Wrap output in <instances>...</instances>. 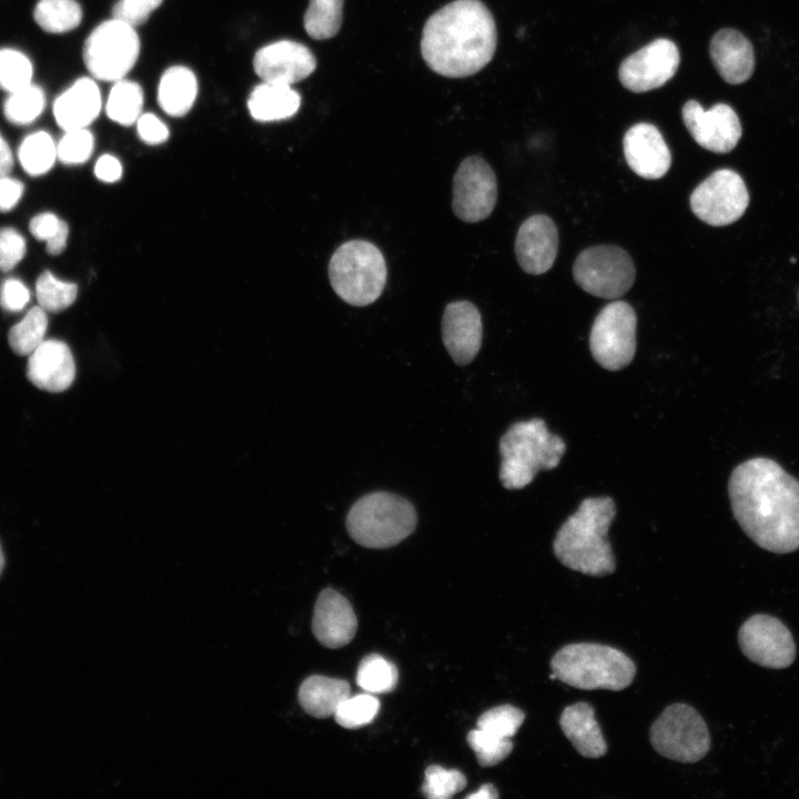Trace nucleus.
<instances>
[{
	"label": "nucleus",
	"mask_w": 799,
	"mask_h": 799,
	"mask_svg": "<svg viewBox=\"0 0 799 799\" xmlns=\"http://www.w3.org/2000/svg\"><path fill=\"white\" fill-rule=\"evenodd\" d=\"M734 516L759 547L776 554L799 549V481L777 462L755 457L731 473Z\"/></svg>",
	"instance_id": "1"
},
{
	"label": "nucleus",
	"mask_w": 799,
	"mask_h": 799,
	"mask_svg": "<svg viewBox=\"0 0 799 799\" xmlns=\"http://www.w3.org/2000/svg\"><path fill=\"white\" fill-rule=\"evenodd\" d=\"M496 45V24L488 8L479 0H455L426 21L421 52L434 72L465 78L490 62Z\"/></svg>",
	"instance_id": "2"
},
{
	"label": "nucleus",
	"mask_w": 799,
	"mask_h": 799,
	"mask_svg": "<svg viewBox=\"0 0 799 799\" xmlns=\"http://www.w3.org/2000/svg\"><path fill=\"white\" fill-rule=\"evenodd\" d=\"M615 515L610 497L584 499L556 534L553 543L556 558L569 569L589 576L614 573L616 563L607 533Z\"/></svg>",
	"instance_id": "3"
},
{
	"label": "nucleus",
	"mask_w": 799,
	"mask_h": 799,
	"mask_svg": "<svg viewBox=\"0 0 799 799\" xmlns=\"http://www.w3.org/2000/svg\"><path fill=\"white\" fill-rule=\"evenodd\" d=\"M549 678L585 690H623L634 680L636 666L621 650L596 643L562 647L550 660Z\"/></svg>",
	"instance_id": "4"
},
{
	"label": "nucleus",
	"mask_w": 799,
	"mask_h": 799,
	"mask_svg": "<svg viewBox=\"0 0 799 799\" xmlns=\"http://www.w3.org/2000/svg\"><path fill=\"white\" fill-rule=\"evenodd\" d=\"M565 451L563 438L550 433L543 419L513 424L499 441V479L503 486L507 489L524 488L538 471L558 466Z\"/></svg>",
	"instance_id": "5"
},
{
	"label": "nucleus",
	"mask_w": 799,
	"mask_h": 799,
	"mask_svg": "<svg viewBox=\"0 0 799 799\" xmlns=\"http://www.w3.org/2000/svg\"><path fill=\"white\" fill-rule=\"evenodd\" d=\"M417 524L414 506L388 492L361 497L346 516V528L357 544L367 548H388L409 536Z\"/></svg>",
	"instance_id": "6"
},
{
	"label": "nucleus",
	"mask_w": 799,
	"mask_h": 799,
	"mask_svg": "<svg viewBox=\"0 0 799 799\" xmlns=\"http://www.w3.org/2000/svg\"><path fill=\"white\" fill-rule=\"evenodd\" d=\"M387 267L382 252L373 243L351 240L341 244L328 262L332 289L344 302L366 306L382 294Z\"/></svg>",
	"instance_id": "7"
},
{
	"label": "nucleus",
	"mask_w": 799,
	"mask_h": 799,
	"mask_svg": "<svg viewBox=\"0 0 799 799\" xmlns=\"http://www.w3.org/2000/svg\"><path fill=\"white\" fill-rule=\"evenodd\" d=\"M653 748L663 757L679 762H696L710 749V735L704 718L691 706L671 704L649 729Z\"/></svg>",
	"instance_id": "8"
},
{
	"label": "nucleus",
	"mask_w": 799,
	"mask_h": 799,
	"mask_svg": "<svg viewBox=\"0 0 799 799\" xmlns=\"http://www.w3.org/2000/svg\"><path fill=\"white\" fill-rule=\"evenodd\" d=\"M140 40L134 27L112 18L100 23L87 38L83 61L94 79L118 81L135 64Z\"/></svg>",
	"instance_id": "9"
},
{
	"label": "nucleus",
	"mask_w": 799,
	"mask_h": 799,
	"mask_svg": "<svg viewBox=\"0 0 799 799\" xmlns=\"http://www.w3.org/2000/svg\"><path fill=\"white\" fill-rule=\"evenodd\" d=\"M574 280L585 292L601 299H618L636 277L630 255L617 245H596L581 251L573 266Z\"/></svg>",
	"instance_id": "10"
},
{
	"label": "nucleus",
	"mask_w": 799,
	"mask_h": 799,
	"mask_svg": "<svg viewBox=\"0 0 799 799\" xmlns=\"http://www.w3.org/2000/svg\"><path fill=\"white\" fill-rule=\"evenodd\" d=\"M637 316L624 301L607 304L596 316L589 336L595 361L604 368L626 367L636 352Z\"/></svg>",
	"instance_id": "11"
},
{
	"label": "nucleus",
	"mask_w": 799,
	"mask_h": 799,
	"mask_svg": "<svg viewBox=\"0 0 799 799\" xmlns=\"http://www.w3.org/2000/svg\"><path fill=\"white\" fill-rule=\"evenodd\" d=\"M749 204L742 178L730 169L711 173L690 195L692 213L712 226H725L739 220Z\"/></svg>",
	"instance_id": "12"
},
{
	"label": "nucleus",
	"mask_w": 799,
	"mask_h": 799,
	"mask_svg": "<svg viewBox=\"0 0 799 799\" xmlns=\"http://www.w3.org/2000/svg\"><path fill=\"white\" fill-rule=\"evenodd\" d=\"M497 192L492 166L481 156H467L453 178V212L463 222H481L493 212Z\"/></svg>",
	"instance_id": "13"
},
{
	"label": "nucleus",
	"mask_w": 799,
	"mask_h": 799,
	"mask_svg": "<svg viewBox=\"0 0 799 799\" xmlns=\"http://www.w3.org/2000/svg\"><path fill=\"white\" fill-rule=\"evenodd\" d=\"M738 643L742 654L770 669L789 667L796 658V644L788 627L777 617L755 614L740 626Z\"/></svg>",
	"instance_id": "14"
},
{
	"label": "nucleus",
	"mask_w": 799,
	"mask_h": 799,
	"mask_svg": "<svg viewBox=\"0 0 799 799\" xmlns=\"http://www.w3.org/2000/svg\"><path fill=\"white\" fill-rule=\"evenodd\" d=\"M679 61V51L672 41L656 39L620 63L619 80L629 91L647 92L670 80L676 74Z\"/></svg>",
	"instance_id": "15"
},
{
	"label": "nucleus",
	"mask_w": 799,
	"mask_h": 799,
	"mask_svg": "<svg viewBox=\"0 0 799 799\" xmlns=\"http://www.w3.org/2000/svg\"><path fill=\"white\" fill-rule=\"evenodd\" d=\"M681 114L692 139L708 151L728 153L741 138L740 120L728 104L717 103L705 110L699 102L689 100L684 104Z\"/></svg>",
	"instance_id": "16"
},
{
	"label": "nucleus",
	"mask_w": 799,
	"mask_h": 799,
	"mask_svg": "<svg viewBox=\"0 0 799 799\" xmlns=\"http://www.w3.org/2000/svg\"><path fill=\"white\" fill-rule=\"evenodd\" d=\"M253 68L264 82L292 85L313 73L316 59L303 43L280 40L255 53Z\"/></svg>",
	"instance_id": "17"
},
{
	"label": "nucleus",
	"mask_w": 799,
	"mask_h": 799,
	"mask_svg": "<svg viewBox=\"0 0 799 799\" xmlns=\"http://www.w3.org/2000/svg\"><path fill=\"white\" fill-rule=\"evenodd\" d=\"M483 324L478 309L469 301L446 305L442 317V340L457 365L469 364L481 350Z\"/></svg>",
	"instance_id": "18"
},
{
	"label": "nucleus",
	"mask_w": 799,
	"mask_h": 799,
	"mask_svg": "<svg viewBox=\"0 0 799 799\" xmlns=\"http://www.w3.org/2000/svg\"><path fill=\"white\" fill-rule=\"evenodd\" d=\"M623 148L628 166L643 179H660L671 165L669 148L654 124L641 122L629 128Z\"/></svg>",
	"instance_id": "19"
},
{
	"label": "nucleus",
	"mask_w": 799,
	"mask_h": 799,
	"mask_svg": "<svg viewBox=\"0 0 799 799\" xmlns=\"http://www.w3.org/2000/svg\"><path fill=\"white\" fill-rule=\"evenodd\" d=\"M557 252L558 231L550 218L536 214L522 223L515 240V255L526 273L538 275L547 272Z\"/></svg>",
	"instance_id": "20"
},
{
	"label": "nucleus",
	"mask_w": 799,
	"mask_h": 799,
	"mask_svg": "<svg viewBox=\"0 0 799 799\" xmlns=\"http://www.w3.org/2000/svg\"><path fill=\"white\" fill-rule=\"evenodd\" d=\"M357 619L350 601L332 588L323 589L315 603L312 630L327 648L346 646L355 636Z\"/></svg>",
	"instance_id": "21"
},
{
	"label": "nucleus",
	"mask_w": 799,
	"mask_h": 799,
	"mask_svg": "<svg viewBox=\"0 0 799 799\" xmlns=\"http://www.w3.org/2000/svg\"><path fill=\"white\" fill-rule=\"evenodd\" d=\"M27 377L38 388L51 393L69 388L75 377V362L69 346L58 340H44L30 355Z\"/></svg>",
	"instance_id": "22"
},
{
	"label": "nucleus",
	"mask_w": 799,
	"mask_h": 799,
	"mask_svg": "<svg viewBox=\"0 0 799 799\" xmlns=\"http://www.w3.org/2000/svg\"><path fill=\"white\" fill-rule=\"evenodd\" d=\"M709 52L714 65L726 82L740 84L752 75L754 48L741 32L731 28L719 30L710 41Z\"/></svg>",
	"instance_id": "23"
},
{
	"label": "nucleus",
	"mask_w": 799,
	"mask_h": 799,
	"mask_svg": "<svg viewBox=\"0 0 799 799\" xmlns=\"http://www.w3.org/2000/svg\"><path fill=\"white\" fill-rule=\"evenodd\" d=\"M101 93L91 78H80L53 103V115L64 131L87 128L99 115Z\"/></svg>",
	"instance_id": "24"
},
{
	"label": "nucleus",
	"mask_w": 799,
	"mask_h": 799,
	"mask_svg": "<svg viewBox=\"0 0 799 799\" xmlns=\"http://www.w3.org/2000/svg\"><path fill=\"white\" fill-rule=\"evenodd\" d=\"M559 726L583 757L599 758L607 752V744L590 704L579 701L567 706L559 717Z\"/></svg>",
	"instance_id": "25"
},
{
	"label": "nucleus",
	"mask_w": 799,
	"mask_h": 799,
	"mask_svg": "<svg viewBox=\"0 0 799 799\" xmlns=\"http://www.w3.org/2000/svg\"><path fill=\"white\" fill-rule=\"evenodd\" d=\"M301 105V95L292 85L263 82L254 88L247 101L253 119L261 122L285 120Z\"/></svg>",
	"instance_id": "26"
},
{
	"label": "nucleus",
	"mask_w": 799,
	"mask_h": 799,
	"mask_svg": "<svg viewBox=\"0 0 799 799\" xmlns=\"http://www.w3.org/2000/svg\"><path fill=\"white\" fill-rule=\"evenodd\" d=\"M351 695L346 680L314 675L300 686L299 701L309 715L316 718L334 716L341 702Z\"/></svg>",
	"instance_id": "27"
},
{
	"label": "nucleus",
	"mask_w": 799,
	"mask_h": 799,
	"mask_svg": "<svg viewBox=\"0 0 799 799\" xmlns=\"http://www.w3.org/2000/svg\"><path fill=\"white\" fill-rule=\"evenodd\" d=\"M198 94V80L188 68L175 65L166 69L158 88V102L161 109L172 115L181 117L192 108Z\"/></svg>",
	"instance_id": "28"
},
{
	"label": "nucleus",
	"mask_w": 799,
	"mask_h": 799,
	"mask_svg": "<svg viewBox=\"0 0 799 799\" xmlns=\"http://www.w3.org/2000/svg\"><path fill=\"white\" fill-rule=\"evenodd\" d=\"M33 18L42 30L64 33L80 24L82 10L75 0H39Z\"/></svg>",
	"instance_id": "29"
},
{
	"label": "nucleus",
	"mask_w": 799,
	"mask_h": 799,
	"mask_svg": "<svg viewBox=\"0 0 799 799\" xmlns=\"http://www.w3.org/2000/svg\"><path fill=\"white\" fill-rule=\"evenodd\" d=\"M344 0H310L303 17L306 33L315 40L333 38L342 26Z\"/></svg>",
	"instance_id": "30"
},
{
	"label": "nucleus",
	"mask_w": 799,
	"mask_h": 799,
	"mask_svg": "<svg viewBox=\"0 0 799 799\" xmlns=\"http://www.w3.org/2000/svg\"><path fill=\"white\" fill-rule=\"evenodd\" d=\"M143 92L141 87L124 79L114 82L105 111L108 117L122 125H130L141 115Z\"/></svg>",
	"instance_id": "31"
},
{
	"label": "nucleus",
	"mask_w": 799,
	"mask_h": 799,
	"mask_svg": "<svg viewBox=\"0 0 799 799\" xmlns=\"http://www.w3.org/2000/svg\"><path fill=\"white\" fill-rule=\"evenodd\" d=\"M18 156L28 174L42 175L52 168L58 158L57 144L48 132L37 131L23 139Z\"/></svg>",
	"instance_id": "32"
},
{
	"label": "nucleus",
	"mask_w": 799,
	"mask_h": 799,
	"mask_svg": "<svg viewBox=\"0 0 799 799\" xmlns=\"http://www.w3.org/2000/svg\"><path fill=\"white\" fill-rule=\"evenodd\" d=\"M48 327L45 311L34 306L14 324L8 335L12 351L18 355H30L43 341Z\"/></svg>",
	"instance_id": "33"
},
{
	"label": "nucleus",
	"mask_w": 799,
	"mask_h": 799,
	"mask_svg": "<svg viewBox=\"0 0 799 799\" xmlns=\"http://www.w3.org/2000/svg\"><path fill=\"white\" fill-rule=\"evenodd\" d=\"M398 681V671L393 663L381 655L365 656L356 671V682L366 692L384 694L392 691Z\"/></svg>",
	"instance_id": "34"
},
{
	"label": "nucleus",
	"mask_w": 799,
	"mask_h": 799,
	"mask_svg": "<svg viewBox=\"0 0 799 799\" xmlns=\"http://www.w3.org/2000/svg\"><path fill=\"white\" fill-rule=\"evenodd\" d=\"M45 107L43 90L33 83L10 92L3 103L6 119L16 125H26L40 117Z\"/></svg>",
	"instance_id": "35"
},
{
	"label": "nucleus",
	"mask_w": 799,
	"mask_h": 799,
	"mask_svg": "<svg viewBox=\"0 0 799 799\" xmlns=\"http://www.w3.org/2000/svg\"><path fill=\"white\" fill-rule=\"evenodd\" d=\"M36 293L39 306L45 312H60L73 304L78 295V286L44 271L37 280Z\"/></svg>",
	"instance_id": "36"
},
{
	"label": "nucleus",
	"mask_w": 799,
	"mask_h": 799,
	"mask_svg": "<svg viewBox=\"0 0 799 799\" xmlns=\"http://www.w3.org/2000/svg\"><path fill=\"white\" fill-rule=\"evenodd\" d=\"M33 67L30 59L12 48L0 49V90L13 92L32 83Z\"/></svg>",
	"instance_id": "37"
},
{
	"label": "nucleus",
	"mask_w": 799,
	"mask_h": 799,
	"mask_svg": "<svg viewBox=\"0 0 799 799\" xmlns=\"http://www.w3.org/2000/svg\"><path fill=\"white\" fill-rule=\"evenodd\" d=\"M380 709L378 699L370 692L348 696L334 712L335 721L348 729H356L370 724Z\"/></svg>",
	"instance_id": "38"
},
{
	"label": "nucleus",
	"mask_w": 799,
	"mask_h": 799,
	"mask_svg": "<svg viewBox=\"0 0 799 799\" xmlns=\"http://www.w3.org/2000/svg\"><path fill=\"white\" fill-rule=\"evenodd\" d=\"M467 742L474 750L482 767H492L499 763L513 750L510 738L498 737L479 728L468 732Z\"/></svg>",
	"instance_id": "39"
},
{
	"label": "nucleus",
	"mask_w": 799,
	"mask_h": 799,
	"mask_svg": "<svg viewBox=\"0 0 799 799\" xmlns=\"http://www.w3.org/2000/svg\"><path fill=\"white\" fill-rule=\"evenodd\" d=\"M31 234L39 241H45V250L50 255L61 254L68 242L69 226L53 213H40L29 223Z\"/></svg>",
	"instance_id": "40"
},
{
	"label": "nucleus",
	"mask_w": 799,
	"mask_h": 799,
	"mask_svg": "<svg viewBox=\"0 0 799 799\" xmlns=\"http://www.w3.org/2000/svg\"><path fill=\"white\" fill-rule=\"evenodd\" d=\"M465 787L466 778L461 771L432 765L425 770L422 792L429 799H448Z\"/></svg>",
	"instance_id": "41"
},
{
	"label": "nucleus",
	"mask_w": 799,
	"mask_h": 799,
	"mask_svg": "<svg viewBox=\"0 0 799 799\" xmlns=\"http://www.w3.org/2000/svg\"><path fill=\"white\" fill-rule=\"evenodd\" d=\"M525 720V714L512 705H502L488 709L477 720V728L503 738L516 735Z\"/></svg>",
	"instance_id": "42"
},
{
	"label": "nucleus",
	"mask_w": 799,
	"mask_h": 799,
	"mask_svg": "<svg viewBox=\"0 0 799 799\" xmlns=\"http://www.w3.org/2000/svg\"><path fill=\"white\" fill-rule=\"evenodd\" d=\"M94 138L87 128L68 130L57 144V156L64 164H81L92 154Z\"/></svg>",
	"instance_id": "43"
},
{
	"label": "nucleus",
	"mask_w": 799,
	"mask_h": 799,
	"mask_svg": "<svg viewBox=\"0 0 799 799\" xmlns=\"http://www.w3.org/2000/svg\"><path fill=\"white\" fill-rule=\"evenodd\" d=\"M162 1L163 0H119L112 9V17L131 27H136L143 24Z\"/></svg>",
	"instance_id": "44"
},
{
	"label": "nucleus",
	"mask_w": 799,
	"mask_h": 799,
	"mask_svg": "<svg viewBox=\"0 0 799 799\" xmlns=\"http://www.w3.org/2000/svg\"><path fill=\"white\" fill-rule=\"evenodd\" d=\"M26 254V241L12 227L0 229V271L12 270Z\"/></svg>",
	"instance_id": "45"
},
{
	"label": "nucleus",
	"mask_w": 799,
	"mask_h": 799,
	"mask_svg": "<svg viewBox=\"0 0 799 799\" xmlns=\"http://www.w3.org/2000/svg\"><path fill=\"white\" fill-rule=\"evenodd\" d=\"M30 300L27 286L18 279H7L1 286L0 304L9 312L22 310Z\"/></svg>",
	"instance_id": "46"
},
{
	"label": "nucleus",
	"mask_w": 799,
	"mask_h": 799,
	"mask_svg": "<svg viewBox=\"0 0 799 799\" xmlns=\"http://www.w3.org/2000/svg\"><path fill=\"white\" fill-rule=\"evenodd\" d=\"M136 129L141 140L149 144H160L169 138L166 125L153 113L141 114Z\"/></svg>",
	"instance_id": "47"
},
{
	"label": "nucleus",
	"mask_w": 799,
	"mask_h": 799,
	"mask_svg": "<svg viewBox=\"0 0 799 799\" xmlns=\"http://www.w3.org/2000/svg\"><path fill=\"white\" fill-rule=\"evenodd\" d=\"M23 189L20 181L9 175L0 176V212L12 210L20 201Z\"/></svg>",
	"instance_id": "48"
},
{
	"label": "nucleus",
	"mask_w": 799,
	"mask_h": 799,
	"mask_svg": "<svg viewBox=\"0 0 799 799\" xmlns=\"http://www.w3.org/2000/svg\"><path fill=\"white\" fill-rule=\"evenodd\" d=\"M95 176L107 183H113L122 176V165L120 161L110 154L99 158L94 165Z\"/></svg>",
	"instance_id": "49"
},
{
	"label": "nucleus",
	"mask_w": 799,
	"mask_h": 799,
	"mask_svg": "<svg viewBox=\"0 0 799 799\" xmlns=\"http://www.w3.org/2000/svg\"><path fill=\"white\" fill-rule=\"evenodd\" d=\"M13 169V155L8 142L0 132V176L9 175Z\"/></svg>",
	"instance_id": "50"
},
{
	"label": "nucleus",
	"mask_w": 799,
	"mask_h": 799,
	"mask_svg": "<svg viewBox=\"0 0 799 799\" xmlns=\"http://www.w3.org/2000/svg\"><path fill=\"white\" fill-rule=\"evenodd\" d=\"M497 797H498L497 790L490 783L483 785L474 793H471L467 796V798H474V799H493V798H497Z\"/></svg>",
	"instance_id": "51"
},
{
	"label": "nucleus",
	"mask_w": 799,
	"mask_h": 799,
	"mask_svg": "<svg viewBox=\"0 0 799 799\" xmlns=\"http://www.w3.org/2000/svg\"><path fill=\"white\" fill-rule=\"evenodd\" d=\"M3 567H4V556H3L2 548L0 545V575L2 573Z\"/></svg>",
	"instance_id": "52"
},
{
	"label": "nucleus",
	"mask_w": 799,
	"mask_h": 799,
	"mask_svg": "<svg viewBox=\"0 0 799 799\" xmlns=\"http://www.w3.org/2000/svg\"><path fill=\"white\" fill-rule=\"evenodd\" d=\"M798 301H799V292H798Z\"/></svg>",
	"instance_id": "53"
}]
</instances>
